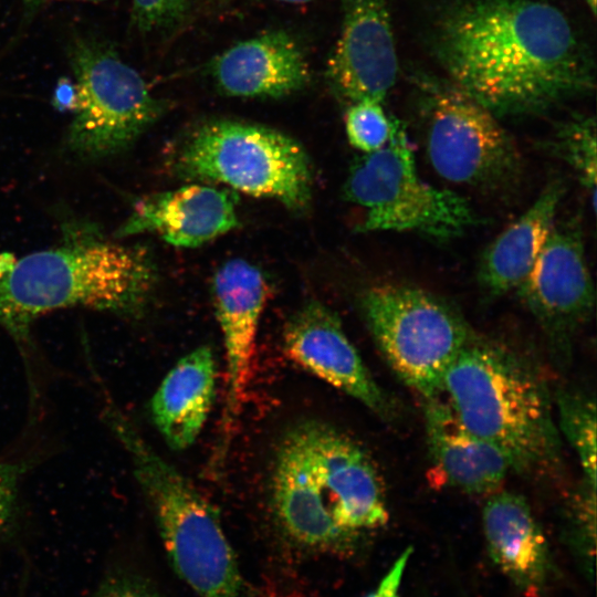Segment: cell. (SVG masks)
<instances>
[{
	"instance_id": "obj_19",
	"label": "cell",
	"mask_w": 597,
	"mask_h": 597,
	"mask_svg": "<svg viewBox=\"0 0 597 597\" xmlns=\"http://www.w3.org/2000/svg\"><path fill=\"white\" fill-rule=\"evenodd\" d=\"M564 192L561 180L549 181L532 205L485 248L478 269L484 292L501 296L523 284L556 222Z\"/></svg>"
},
{
	"instance_id": "obj_11",
	"label": "cell",
	"mask_w": 597,
	"mask_h": 597,
	"mask_svg": "<svg viewBox=\"0 0 597 597\" xmlns=\"http://www.w3.org/2000/svg\"><path fill=\"white\" fill-rule=\"evenodd\" d=\"M517 293L553 346L568 347L595 305L594 283L578 223H554Z\"/></svg>"
},
{
	"instance_id": "obj_21",
	"label": "cell",
	"mask_w": 597,
	"mask_h": 597,
	"mask_svg": "<svg viewBox=\"0 0 597 597\" xmlns=\"http://www.w3.org/2000/svg\"><path fill=\"white\" fill-rule=\"evenodd\" d=\"M558 425L580 462L583 484L596 491V404L578 390L558 389L555 395Z\"/></svg>"
},
{
	"instance_id": "obj_29",
	"label": "cell",
	"mask_w": 597,
	"mask_h": 597,
	"mask_svg": "<svg viewBox=\"0 0 597 597\" xmlns=\"http://www.w3.org/2000/svg\"><path fill=\"white\" fill-rule=\"evenodd\" d=\"M51 1H57V0H23V4L25 8V11L29 14H32L35 10H38L39 8H41L42 6ZM76 1L98 2V1H104V0H76Z\"/></svg>"
},
{
	"instance_id": "obj_17",
	"label": "cell",
	"mask_w": 597,
	"mask_h": 597,
	"mask_svg": "<svg viewBox=\"0 0 597 597\" xmlns=\"http://www.w3.org/2000/svg\"><path fill=\"white\" fill-rule=\"evenodd\" d=\"M425 428L430 460L443 482L469 494H492L512 471L506 457L469 431L440 398L425 400Z\"/></svg>"
},
{
	"instance_id": "obj_4",
	"label": "cell",
	"mask_w": 597,
	"mask_h": 597,
	"mask_svg": "<svg viewBox=\"0 0 597 597\" xmlns=\"http://www.w3.org/2000/svg\"><path fill=\"white\" fill-rule=\"evenodd\" d=\"M447 402L472 433L495 446L512 471L552 472L561 462V436L547 385L523 356L476 334L443 380Z\"/></svg>"
},
{
	"instance_id": "obj_30",
	"label": "cell",
	"mask_w": 597,
	"mask_h": 597,
	"mask_svg": "<svg viewBox=\"0 0 597 597\" xmlns=\"http://www.w3.org/2000/svg\"><path fill=\"white\" fill-rule=\"evenodd\" d=\"M587 7L589 8V10L593 12V14L595 15L596 13V0H583Z\"/></svg>"
},
{
	"instance_id": "obj_26",
	"label": "cell",
	"mask_w": 597,
	"mask_h": 597,
	"mask_svg": "<svg viewBox=\"0 0 597 597\" xmlns=\"http://www.w3.org/2000/svg\"><path fill=\"white\" fill-rule=\"evenodd\" d=\"M90 597H161L146 578L125 570L107 573Z\"/></svg>"
},
{
	"instance_id": "obj_25",
	"label": "cell",
	"mask_w": 597,
	"mask_h": 597,
	"mask_svg": "<svg viewBox=\"0 0 597 597\" xmlns=\"http://www.w3.org/2000/svg\"><path fill=\"white\" fill-rule=\"evenodd\" d=\"M132 18L142 32L170 29L186 17L189 0H133Z\"/></svg>"
},
{
	"instance_id": "obj_12",
	"label": "cell",
	"mask_w": 597,
	"mask_h": 597,
	"mask_svg": "<svg viewBox=\"0 0 597 597\" xmlns=\"http://www.w3.org/2000/svg\"><path fill=\"white\" fill-rule=\"evenodd\" d=\"M341 34L326 66L329 86L349 104L384 102L398 74L388 2L341 0Z\"/></svg>"
},
{
	"instance_id": "obj_6",
	"label": "cell",
	"mask_w": 597,
	"mask_h": 597,
	"mask_svg": "<svg viewBox=\"0 0 597 597\" xmlns=\"http://www.w3.org/2000/svg\"><path fill=\"white\" fill-rule=\"evenodd\" d=\"M172 169L181 179L216 182L304 211L312 170L303 147L273 128L231 119L197 127L180 145Z\"/></svg>"
},
{
	"instance_id": "obj_18",
	"label": "cell",
	"mask_w": 597,
	"mask_h": 597,
	"mask_svg": "<svg viewBox=\"0 0 597 597\" xmlns=\"http://www.w3.org/2000/svg\"><path fill=\"white\" fill-rule=\"evenodd\" d=\"M217 363L209 346L180 357L150 399L154 425L174 450L189 448L200 434L212 408Z\"/></svg>"
},
{
	"instance_id": "obj_23",
	"label": "cell",
	"mask_w": 597,
	"mask_h": 597,
	"mask_svg": "<svg viewBox=\"0 0 597 597\" xmlns=\"http://www.w3.org/2000/svg\"><path fill=\"white\" fill-rule=\"evenodd\" d=\"M391 117L383 102L362 100L349 105L345 114V130L349 144L363 154L384 147L390 135Z\"/></svg>"
},
{
	"instance_id": "obj_20",
	"label": "cell",
	"mask_w": 597,
	"mask_h": 597,
	"mask_svg": "<svg viewBox=\"0 0 597 597\" xmlns=\"http://www.w3.org/2000/svg\"><path fill=\"white\" fill-rule=\"evenodd\" d=\"M490 495L482 512L490 555L521 588L536 594L547 559L545 536L524 496L500 490Z\"/></svg>"
},
{
	"instance_id": "obj_9",
	"label": "cell",
	"mask_w": 597,
	"mask_h": 597,
	"mask_svg": "<svg viewBox=\"0 0 597 597\" xmlns=\"http://www.w3.org/2000/svg\"><path fill=\"white\" fill-rule=\"evenodd\" d=\"M77 107L66 148L82 159H102L127 150L165 113L140 74L107 41L78 36L69 50Z\"/></svg>"
},
{
	"instance_id": "obj_2",
	"label": "cell",
	"mask_w": 597,
	"mask_h": 597,
	"mask_svg": "<svg viewBox=\"0 0 597 597\" xmlns=\"http://www.w3.org/2000/svg\"><path fill=\"white\" fill-rule=\"evenodd\" d=\"M270 495L287 537L318 552H348L362 531L389 517L370 458L347 434L317 420L298 422L282 437Z\"/></svg>"
},
{
	"instance_id": "obj_10",
	"label": "cell",
	"mask_w": 597,
	"mask_h": 597,
	"mask_svg": "<svg viewBox=\"0 0 597 597\" xmlns=\"http://www.w3.org/2000/svg\"><path fill=\"white\" fill-rule=\"evenodd\" d=\"M425 106L426 153L441 178L483 191L517 184L522 156L492 112L451 83L431 86Z\"/></svg>"
},
{
	"instance_id": "obj_22",
	"label": "cell",
	"mask_w": 597,
	"mask_h": 597,
	"mask_svg": "<svg viewBox=\"0 0 597 597\" xmlns=\"http://www.w3.org/2000/svg\"><path fill=\"white\" fill-rule=\"evenodd\" d=\"M594 117L575 115L562 123L549 142L551 150L565 161L596 209L597 150Z\"/></svg>"
},
{
	"instance_id": "obj_27",
	"label": "cell",
	"mask_w": 597,
	"mask_h": 597,
	"mask_svg": "<svg viewBox=\"0 0 597 597\" xmlns=\"http://www.w3.org/2000/svg\"><path fill=\"white\" fill-rule=\"evenodd\" d=\"M410 553L411 549L407 548L381 579L376 590L366 595L365 597H399L398 589Z\"/></svg>"
},
{
	"instance_id": "obj_24",
	"label": "cell",
	"mask_w": 597,
	"mask_h": 597,
	"mask_svg": "<svg viewBox=\"0 0 597 597\" xmlns=\"http://www.w3.org/2000/svg\"><path fill=\"white\" fill-rule=\"evenodd\" d=\"M29 468L25 461H0V546L17 530L20 516L19 489Z\"/></svg>"
},
{
	"instance_id": "obj_16",
	"label": "cell",
	"mask_w": 597,
	"mask_h": 597,
	"mask_svg": "<svg viewBox=\"0 0 597 597\" xmlns=\"http://www.w3.org/2000/svg\"><path fill=\"white\" fill-rule=\"evenodd\" d=\"M209 73L222 94L248 98L286 97L311 80L301 46L282 30L232 45L211 61Z\"/></svg>"
},
{
	"instance_id": "obj_13",
	"label": "cell",
	"mask_w": 597,
	"mask_h": 597,
	"mask_svg": "<svg viewBox=\"0 0 597 597\" xmlns=\"http://www.w3.org/2000/svg\"><path fill=\"white\" fill-rule=\"evenodd\" d=\"M212 294L227 362L220 442L226 450L251 381L258 328L269 286L259 268L243 259H231L214 273Z\"/></svg>"
},
{
	"instance_id": "obj_5",
	"label": "cell",
	"mask_w": 597,
	"mask_h": 597,
	"mask_svg": "<svg viewBox=\"0 0 597 597\" xmlns=\"http://www.w3.org/2000/svg\"><path fill=\"white\" fill-rule=\"evenodd\" d=\"M102 417L130 458L177 575L199 597H242L239 564L214 506L114 404Z\"/></svg>"
},
{
	"instance_id": "obj_8",
	"label": "cell",
	"mask_w": 597,
	"mask_h": 597,
	"mask_svg": "<svg viewBox=\"0 0 597 597\" xmlns=\"http://www.w3.org/2000/svg\"><path fill=\"white\" fill-rule=\"evenodd\" d=\"M343 195L365 209L358 227L364 232H412L447 240L479 223L465 198L419 176L405 125L395 117L387 144L353 161Z\"/></svg>"
},
{
	"instance_id": "obj_14",
	"label": "cell",
	"mask_w": 597,
	"mask_h": 597,
	"mask_svg": "<svg viewBox=\"0 0 597 597\" xmlns=\"http://www.w3.org/2000/svg\"><path fill=\"white\" fill-rule=\"evenodd\" d=\"M283 348L297 366L379 417L394 416L390 399L375 381L338 316L323 303L308 301L290 317Z\"/></svg>"
},
{
	"instance_id": "obj_3",
	"label": "cell",
	"mask_w": 597,
	"mask_h": 597,
	"mask_svg": "<svg viewBox=\"0 0 597 597\" xmlns=\"http://www.w3.org/2000/svg\"><path fill=\"white\" fill-rule=\"evenodd\" d=\"M157 280L146 248L115 242L92 224H66L55 247L21 258L0 254V325L23 343L38 317L61 308L136 318Z\"/></svg>"
},
{
	"instance_id": "obj_31",
	"label": "cell",
	"mask_w": 597,
	"mask_h": 597,
	"mask_svg": "<svg viewBox=\"0 0 597 597\" xmlns=\"http://www.w3.org/2000/svg\"><path fill=\"white\" fill-rule=\"evenodd\" d=\"M277 1H283V2H287V3H306V2H310L312 0H277Z\"/></svg>"
},
{
	"instance_id": "obj_15",
	"label": "cell",
	"mask_w": 597,
	"mask_h": 597,
	"mask_svg": "<svg viewBox=\"0 0 597 597\" xmlns=\"http://www.w3.org/2000/svg\"><path fill=\"white\" fill-rule=\"evenodd\" d=\"M237 206L230 189L187 185L136 202L115 237L153 232L174 247H199L238 227Z\"/></svg>"
},
{
	"instance_id": "obj_1",
	"label": "cell",
	"mask_w": 597,
	"mask_h": 597,
	"mask_svg": "<svg viewBox=\"0 0 597 597\" xmlns=\"http://www.w3.org/2000/svg\"><path fill=\"white\" fill-rule=\"evenodd\" d=\"M438 60L496 117L536 115L595 86L594 63L568 18L544 0H465L439 22Z\"/></svg>"
},
{
	"instance_id": "obj_7",
	"label": "cell",
	"mask_w": 597,
	"mask_h": 597,
	"mask_svg": "<svg viewBox=\"0 0 597 597\" xmlns=\"http://www.w3.org/2000/svg\"><path fill=\"white\" fill-rule=\"evenodd\" d=\"M358 305L396 376L423 400L440 398L447 370L478 334L464 316L442 297L397 282L367 287Z\"/></svg>"
},
{
	"instance_id": "obj_28",
	"label": "cell",
	"mask_w": 597,
	"mask_h": 597,
	"mask_svg": "<svg viewBox=\"0 0 597 597\" xmlns=\"http://www.w3.org/2000/svg\"><path fill=\"white\" fill-rule=\"evenodd\" d=\"M52 105L59 112H75L77 107V88L69 77H60L52 96Z\"/></svg>"
}]
</instances>
